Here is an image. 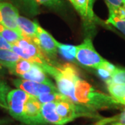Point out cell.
<instances>
[{
  "instance_id": "1f68e13d",
  "label": "cell",
  "mask_w": 125,
  "mask_h": 125,
  "mask_svg": "<svg viewBox=\"0 0 125 125\" xmlns=\"http://www.w3.org/2000/svg\"><path fill=\"white\" fill-rule=\"evenodd\" d=\"M121 125V124H114V125Z\"/></svg>"
},
{
  "instance_id": "7c38bea8",
  "label": "cell",
  "mask_w": 125,
  "mask_h": 125,
  "mask_svg": "<svg viewBox=\"0 0 125 125\" xmlns=\"http://www.w3.org/2000/svg\"><path fill=\"white\" fill-rule=\"evenodd\" d=\"M10 3L23 13L29 17H33L40 13L39 4L35 0H10Z\"/></svg>"
},
{
  "instance_id": "ac0fdd59",
  "label": "cell",
  "mask_w": 125,
  "mask_h": 125,
  "mask_svg": "<svg viewBox=\"0 0 125 125\" xmlns=\"http://www.w3.org/2000/svg\"><path fill=\"white\" fill-rule=\"evenodd\" d=\"M114 124H121L125 125V108L120 114L110 117H102L94 125H112Z\"/></svg>"
},
{
  "instance_id": "ffe728a7",
  "label": "cell",
  "mask_w": 125,
  "mask_h": 125,
  "mask_svg": "<svg viewBox=\"0 0 125 125\" xmlns=\"http://www.w3.org/2000/svg\"><path fill=\"white\" fill-rule=\"evenodd\" d=\"M104 1L107 6L108 11L125 17L123 0H104Z\"/></svg>"
},
{
  "instance_id": "d6a6232c",
  "label": "cell",
  "mask_w": 125,
  "mask_h": 125,
  "mask_svg": "<svg viewBox=\"0 0 125 125\" xmlns=\"http://www.w3.org/2000/svg\"><path fill=\"white\" fill-rule=\"evenodd\" d=\"M24 125V124H21V125Z\"/></svg>"
},
{
  "instance_id": "ba28073f",
  "label": "cell",
  "mask_w": 125,
  "mask_h": 125,
  "mask_svg": "<svg viewBox=\"0 0 125 125\" xmlns=\"http://www.w3.org/2000/svg\"><path fill=\"white\" fill-rule=\"evenodd\" d=\"M19 16V10L12 3L0 2V24L22 36L18 24Z\"/></svg>"
},
{
  "instance_id": "4316f807",
  "label": "cell",
  "mask_w": 125,
  "mask_h": 125,
  "mask_svg": "<svg viewBox=\"0 0 125 125\" xmlns=\"http://www.w3.org/2000/svg\"><path fill=\"white\" fill-rule=\"evenodd\" d=\"M7 69L5 67V66L4 65V63L0 61V75H2V74H4L5 73L7 72Z\"/></svg>"
},
{
  "instance_id": "d6986e66",
  "label": "cell",
  "mask_w": 125,
  "mask_h": 125,
  "mask_svg": "<svg viewBox=\"0 0 125 125\" xmlns=\"http://www.w3.org/2000/svg\"><path fill=\"white\" fill-rule=\"evenodd\" d=\"M0 35L3 36L6 40L11 44L15 43L20 39L24 38L16 31L10 29L1 24H0Z\"/></svg>"
},
{
  "instance_id": "7402d4cb",
  "label": "cell",
  "mask_w": 125,
  "mask_h": 125,
  "mask_svg": "<svg viewBox=\"0 0 125 125\" xmlns=\"http://www.w3.org/2000/svg\"><path fill=\"white\" fill-rule=\"evenodd\" d=\"M66 97L60 92L58 93H51L42 94L38 96L37 99L41 104H45L47 102H57L59 100H62Z\"/></svg>"
},
{
  "instance_id": "603a6c76",
  "label": "cell",
  "mask_w": 125,
  "mask_h": 125,
  "mask_svg": "<svg viewBox=\"0 0 125 125\" xmlns=\"http://www.w3.org/2000/svg\"><path fill=\"white\" fill-rule=\"evenodd\" d=\"M106 82H113L115 83L125 84V69L117 67L115 71L113 72L110 79Z\"/></svg>"
},
{
  "instance_id": "f546056e",
  "label": "cell",
  "mask_w": 125,
  "mask_h": 125,
  "mask_svg": "<svg viewBox=\"0 0 125 125\" xmlns=\"http://www.w3.org/2000/svg\"><path fill=\"white\" fill-rule=\"evenodd\" d=\"M70 3L72 4V5L73 6L74 5V2H75V0H68Z\"/></svg>"
},
{
  "instance_id": "5bb4252c",
  "label": "cell",
  "mask_w": 125,
  "mask_h": 125,
  "mask_svg": "<svg viewBox=\"0 0 125 125\" xmlns=\"http://www.w3.org/2000/svg\"><path fill=\"white\" fill-rule=\"evenodd\" d=\"M21 58L13 50L0 49V61L4 63V65L7 70Z\"/></svg>"
},
{
  "instance_id": "cb8c5ba5",
  "label": "cell",
  "mask_w": 125,
  "mask_h": 125,
  "mask_svg": "<svg viewBox=\"0 0 125 125\" xmlns=\"http://www.w3.org/2000/svg\"><path fill=\"white\" fill-rule=\"evenodd\" d=\"M37 4L39 5H43L49 8L58 9L62 5V0H35Z\"/></svg>"
},
{
  "instance_id": "d4e9b609",
  "label": "cell",
  "mask_w": 125,
  "mask_h": 125,
  "mask_svg": "<svg viewBox=\"0 0 125 125\" xmlns=\"http://www.w3.org/2000/svg\"><path fill=\"white\" fill-rule=\"evenodd\" d=\"M0 49L12 50V44L9 42L2 36L0 35Z\"/></svg>"
},
{
  "instance_id": "5b68a950",
  "label": "cell",
  "mask_w": 125,
  "mask_h": 125,
  "mask_svg": "<svg viewBox=\"0 0 125 125\" xmlns=\"http://www.w3.org/2000/svg\"><path fill=\"white\" fill-rule=\"evenodd\" d=\"M41 105L37 97L30 94L24 106L21 122L26 125H48L42 116Z\"/></svg>"
},
{
  "instance_id": "e0dca14e",
  "label": "cell",
  "mask_w": 125,
  "mask_h": 125,
  "mask_svg": "<svg viewBox=\"0 0 125 125\" xmlns=\"http://www.w3.org/2000/svg\"><path fill=\"white\" fill-rule=\"evenodd\" d=\"M106 23L108 24H111L112 26L115 27L125 35V17L119 15L113 12H109L108 18Z\"/></svg>"
},
{
  "instance_id": "9c48e42d",
  "label": "cell",
  "mask_w": 125,
  "mask_h": 125,
  "mask_svg": "<svg viewBox=\"0 0 125 125\" xmlns=\"http://www.w3.org/2000/svg\"><path fill=\"white\" fill-rule=\"evenodd\" d=\"M56 102H47L42 104L41 114L45 122L48 125H65L62 119L58 115L56 110Z\"/></svg>"
},
{
  "instance_id": "6da1fadb",
  "label": "cell",
  "mask_w": 125,
  "mask_h": 125,
  "mask_svg": "<svg viewBox=\"0 0 125 125\" xmlns=\"http://www.w3.org/2000/svg\"><path fill=\"white\" fill-rule=\"evenodd\" d=\"M41 67L56 81L58 91L73 103L94 111L121 108L122 104L111 95L99 91L82 79L73 65L53 62Z\"/></svg>"
},
{
  "instance_id": "7a4b0ae2",
  "label": "cell",
  "mask_w": 125,
  "mask_h": 125,
  "mask_svg": "<svg viewBox=\"0 0 125 125\" xmlns=\"http://www.w3.org/2000/svg\"><path fill=\"white\" fill-rule=\"evenodd\" d=\"M12 50L23 59L37 63L40 66L52 61L33 40L27 38H22L12 44Z\"/></svg>"
},
{
  "instance_id": "484cf974",
  "label": "cell",
  "mask_w": 125,
  "mask_h": 125,
  "mask_svg": "<svg viewBox=\"0 0 125 125\" xmlns=\"http://www.w3.org/2000/svg\"><path fill=\"white\" fill-rule=\"evenodd\" d=\"M12 122V120L9 118H0V125H7Z\"/></svg>"
},
{
  "instance_id": "52a82bcc",
  "label": "cell",
  "mask_w": 125,
  "mask_h": 125,
  "mask_svg": "<svg viewBox=\"0 0 125 125\" xmlns=\"http://www.w3.org/2000/svg\"><path fill=\"white\" fill-rule=\"evenodd\" d=\"M33 41L48 58L53 59L56 57L58 53L56 40L40 25L38 27L36 38Z\"/></svg>"
},
{
  "instance_id": "9a60e30c",
  "label": "cell",
  "mask_w": 125,
  "mask_h": 125,
  "mask_svg": "<svg viewBox=\"0 0 125 125\" xmlns=\"http://www.w3.org/2000/svg\"><path fill=\"white\" fill-rule=\"evenodd\" d=\"M58 48V52L63 58L69 61H74L76 59V46L71 45H65L56 41Z\"/></svg>"
},
{
  "instance_id": "8fae6325",
  "label": "cell",
  "mask_w": 125,
  "mask_h": 125,
  "mask_svg": "<svg viewBox=\"0 0 125 125\" xmlns=\"http://www.w3.org/2000/svg\"><path fill=\"white\" fill-rule=\"evenodd\" d=\"M19 29L24 38L33 40L36 38L39 24L36 22L31 21L29 18L20 15L18 19Z\"/></svg>"
},
{
  "instance_id": "3957f363",
  "label": "cell",
  "mask_w": 125,
  "mask_h": 125,
  "mask_svg": "<svg viewBox=\"0 0 125 125\" xmlns=\"http://www.w3.org/2000/svg\"><path fill=\"white\" fill-rule=\"evenodd\" d=\"M75 58L81 65L96 70L106 61L97 53L90 37H87L81 44L76 46Z\"/></svg>"
},
{
  "instance_id": "8992f818",
  "label": "cell",
  "mask_w": 125,
  "mask_h": 125,
  "mask_svg": "<svg viewBox=\"0 0 125 125\" xmlns=\"http://www.w3.org/2000/svg\"><path fill=\"white\" fill-rule=\"evenodd\" d=\"M13 85L19 89L23 90L28 94L38 97L42 94L58 93V88L55 85L41 83L32 81L18 79L13 80Z\"/></svg>"
},
{
  "instance_id": "4fadbf2b",
  "label": "cell",
  "mask_w": 125,
  "mask_h": 125,
  "mask_svg": "<svg viewBox=\"0 0 125 125\" xmlns=\"http://www.w3.org/2000/svg\"><path fill=\"white\" fill-rule=\"evenodd\" d=\"M34 63L35 62H32L27 60L21 58L18 62H15L11 67H9L8 70L10 74L20 77L24 74L29 71L33 67Z\"/></svg>"
},
{
  "instance_id": "2e32d148",
  "label": "cell",
  "mask_w": 125,
  "mask_h": 125,
  "mask_svg": "<svg viewBox=\"0 0 125 125\" xmlns=\"http://www.w3.org/2000/svg\"><path fill=\"white\" fill-rule=\"evenodd\" d=\"M107 90L110 95L115 100L125 97V84L115 83L113 82H106Z\"/></svg>"
},
{
  "instance_id": "f1b7e54d",
  "label": "cell",
  "mask_w": 125,
  "mask_h": 125,
  "mask_svg": "<svg viewBox=\"0 0 125 125\" xmlns=\"http://www.w3.org/2000/svg\"><path fill=\"white\" fill-rule=\"evenodd\" d=\"M117 102L118 103H120L122 105H125V97H123V98H121L120 99H118V100H117Z\"/></svg>"
},
{
  "instance_id": "277c9868",
  "label": "cell",
  "mask_w": 125,
  "mask_h": 125,
  "mask_svg": "<svg viewBox=\"0 0 125 125\" xmlns=\"http://www.w3.org/2000/svg\"><path fill=\"white\" fill-rule=\"evenodd\" d=\"M30 96L23 90H10L7 95V104L10 116L16 120L22 122L25 102Z\"/></svg>"
},
{
  "instance_id": "4dcf8cb0",
  "label": "cell",
  "mask_w": 125,
  "mask_h": 125,
  "mask_svg": "<svg viewBox=\"0 0 125 125\" xmlns=\"http://www.w3.org/2000/svg\"><path fill=\"white\" fill-rule=\"evenodd\" d=\"M123 4H124V8L125 9V0H123Z\"/></svg>"
},
{
  "instance_id": "44dd1931",
  "label": "cell",
  "mask_w": 125,
  "mask_h": 125,
  "mask_svg": "<svg viewBox=\"0 0 125 125\" xmlns=\"http://www.w3.org/2000/svg\"><path fill=\"white\" fill-rule=\"evenodd\" d=\"M10 87L5 81L0 79V107L8 110L7 95L10 90Z\"/></svg>"
},
{
  "instance_id": "30bf717a",
  "label": "cell",
  "mask_w": 125,
  "mask_h": 125,
  "mask_svg": "<svg viewBox=\"0 0 125 125\" xmlns=\"http://www.w3.org/2000/svg\"><path fill=\"white\" fill-rule=\"evenodd\" d=\"M20 79L41 83H46L49 85H55L47 76V74L45 72V70L37 63H34L31 70L20 76Z\"/></svg>"
},
{
  "instance_id": "83f0119b",
  "label": "cell",
  "mask_w": 125,
  "mask_h": 125,
  "mask_svg": "<svg viewBox=\"0 0 125 125\" xmlns=\"http://www.w3.org/2000/svg\"><path fill=\"white\" fill-rule=\"evenodd\" d=\"M97 0H88V6H89V9L91 11V12H93V6L94 4V3H95V1H96Z\"/></svg>"
}]
</instances>
